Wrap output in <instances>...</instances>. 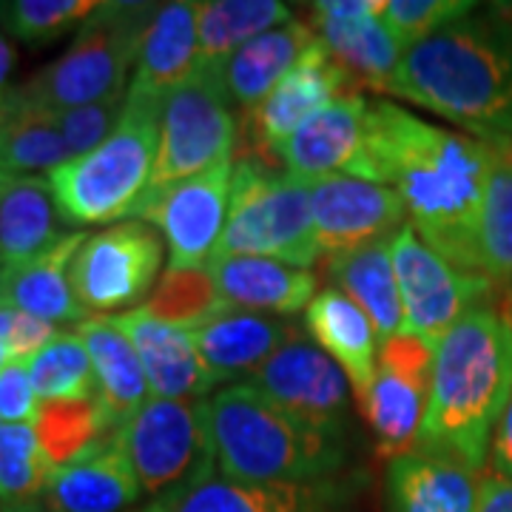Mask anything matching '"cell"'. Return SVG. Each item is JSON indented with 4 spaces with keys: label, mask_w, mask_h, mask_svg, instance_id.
<instances>
[{
    "label": "cell",
    "mask_w": 512,
    "mask_h": 512,
    "mask_svg": "<svg viewBox=\"0 0 512 512\" xmlns=\"http://www.w3.org/2000/svg\"><path fill=\"white\" fill-rule=\"evenodd\" d=\"M114 439L140 481L143 512H160L217 473L208 399H151L114 430Z\"/></svg>",
    "instance_id": "obj_8"
},
{
    "label": "cell",
    "mask_w": 512,
    "mask_h": 512,
    "mask_svg": "<svg viewBox=\"0 0 512 512\" xmlns=\"http://www.w3.org/2000/svg\"><path fill=\"white\" fill-rule=\"evenodd\" d=\"M495 148L433 126L399 103L370 100L362 180L390 185L407 205V225L436 254L478 274V220Z\"/></svg>",
    "instance_id": "obj_1"
},
{
    "label": "cell",
    "mask_w": 512,
    "mask_h": 512,
    "mask_svg": "<svg viewBox=\"0 0 512 512\" xmlns=\"http://www.w3.org/2000/svg\"><path fill=\"white\" fill-rule=\"evenodd\" d=\"M89 234L69 231L57 239L52 248L32 256L26 262L0 265V308L29 313L49 325H80L89 319V313L74 299L69 268Z\"/></svg>",
    "instance_id": "obj_23"
},
{
    "label": "cell",
    "mask_w": 512,
    "mask_h": 512,
    "mask_svg": "<svg viewBox=\"0 0 512 512\" xmlns=\"http://www.w3.org/2000/svg\"><path fill=\"white\" fill-rule=\"evenodd\" d=\"M311 205L322 259L393 239L407 225V205L396 188L356 177L311 183Z\"/></svg>",
    "instance_id": "obj_17"
},
{
    "label": "cell",
    "mask_w": 512,
    "mask_h": 512,
    "mask_svg": "<svg viewBox=\"0 0 512 512\" xmlns=\"http://www.w3.org/2000/svg\"><path fill=\"white\" fill-rule=\"evenodd\" d=\"M478 512H512V481L498 476H484Z\"/></svg>",
    "instance_id": "obj_44"
},
{
    "label": "cell",
    "mask_w": 512,
    "mask_h": 512,
    "mask_svg": "<svg viewBox=\"0 0 512 512\" xmlns=\"http://www.w3.org/2000/svg\"><path fill=\"white\" fill-rule=\"evenodd\" d=\"M128 92L111 94L106 100H97L89 106H77L69 111H57L55 123L69 157H83L89 154L100 143H106L111 137V131L120 126L123 114H126Z\"/></svg>",
    "instance_id": "obj_41"
},
{
    "label": "cell",
    "mask_w": 512,
    "mask_h": 512,
    "mask_svg": "<svg viewBox=\"0 0 512 512\" xmlns=\"http://www.w3.org/2000/svg\"><path fill=\"white\" fill-rule=\"evenodd\" d=\"M367 123H370L367 94H342L330 106L316 111L282 146H276L274 165H282L285 174L308 183L325 177L362 180Z\"/></svg>",
    "instance_id": "obj_18"
},
{
    "label": "cell",
    "mask_w": 512,
    "mask_h": 512,
    "mask_svg": "<svg viewBox=\"0 0 512 512\" xmlns=\"http://www.w3.org/2000/svg\"><path fill=\"white\" fill-rule=\"evenodd\" d=\"M316 40L339 60L359 89L390 94L404 46L382 20L384 0H319L308 6Z\"/></svg>",
    "instance_id": "obj_16"
},
{
    "label": "cell",
    "mask_w": 512,
    "mask_h": 512,
    "mask_svg": "<svg viewBox=\"0 0 512 512\" xmlns=\"http://www.w3.org/2000/svg\"><path fill=\"white\" fill-rule=\"evenodd\" d=\"M143 308L160 316L165 322L183 325V328H200L211 316L225 311L217 285L208 274V268L197 271H165L163 282L154 288L151 299Z\"/></svg>",
    "instance_id": "obj_39"
},
{
    "label": "cell",
    "mask_w": 512,
    "mask_h": 512,
    "mask_svg": "<svg viewBox=\"0 0 512 512\" xmlns=\"http://www.w3.org/2000/svg\"><path fill=\"white\" fill-rule=\"evenodd\" d=\"M217 473L248 484H319L342 478L350 433L311 424L262 396L248 382L208 399Z\"/></svg>",
    "instance_id": "obj_4"
},
{
    "label": "cell",
    "mask_w": 512,
    "mask_h": 512,
    "mask_svg": "<svg viewBox=\"0 0 512 512\" xmlns=\"http://www.w3.org/2000/svg\"><path fill=\"white\" fill-rule=\"evenodd\" d=\"M248 384L279 407L311 424L350 433V387L345 370L316 348L311 336L293 333Z\"/></svg>",
    "instance_id": "obj_15"
},
{
    "label": "cell",
    "mask_w": 512,
    "mask_h": 512,
    "mask_svg": "<svg viewBox=\"0 0 512 512\" xmlns=\"http://www.w3.org/2000/svg\"><path fill=\"white\" fill-rule=\"evenodd\" d=\"M495 151H498V154H501V157H504V160H507V163L512 165V143H507V146H493Z\"/></svg>",
    "instance_id": "obj_48"
},
{
    "label": "cell",
    "mask_w": 512,
    "mask_h": 512,
    "mask_svg": "<svg viewBox=\"0 0 512 512\" xmlns=\"http://www.w3.org/2000/svg\"><path fill=\"white\" fill-rule=\"evenodd\" d=\"M72 160L60 137L55 114L15 109L3 97L0 120V174L6 177H37L52 174Z\"/></svg>",
    "instance_id": "obj_33"
},
{
    "label": "cell",
    "mask_w": 512,
    "mask_h": 512,
    "mask_svg": "<svg viewBox=\"0 0 512 512\" xmlns=\"http://www.w3.org/2000/svg\"><path fill=\"white\" fill-rule=\"evenodd\" d=\"M40 413L26 362H9L0 370V424H35Z\"/></svg>",
    "instance_id": "obj_42"
},
{
    "label": "cell",
    "mask_w": 512,
    "mask_h": 512,
    "mask_svg": "<svg viewBox=\"0 0 512 512\" xmlns=\"http://www.w3.org/2000/svg\"><path fill=\"white\" fill-rule=\"evenodd\" d=\"M481 470L453 453L413 447L387 461V512H478Z\"/></svg>",
    "instance_id": "obj_19"
},
{
    "label": "cell",
    "mask_w": 512,
    "mask_h": 512,
    "mask_svg": "<svg viewBox=\"0 0 512 512\" xmlns=\"http://www.w3.org/2000/svg\"><path fill=\"white\" fill-rule=\"evenodd\" d=\"M393 265L402 293L404 330L421 336L433 348L464 313L493 299L495 285L487 276L456 268L410 225H404L393 239Z\"/></svg>",
    "instance_id": "obj_11"
},
{
    "label": "cell",
    "mask_w": 512,
    "mask_h": 512,
    "mask_svg": "<svg viewBox=\"0 0 512 512\" xmlns=\"http://www.w3.org/2000/svg\"><path fill=\"white\" fill-rule=\"evenodd\" d=\"M77 336L89 350L97 379V402L109 416L111 430L126 424L151 402L146 370L123 328L111 316H92L77 325Z\"/></svg>",
    "instance_id": "obj_28"
},
{
    "label": "cell",
    "mask_w": 512,
    "mask_h": 512,
    "mask_svg": "<svg viewBox=\"0 0 512 512\" xmlns=\"http://www.w3.org/2000/svg\"><path fill=\"white\" fill-rule=\"evenodd\" d=\"M487 12H490V15H493V18L498 20V23H501L512 37V3H490V6H487Z\"/></svg>",
    "instance_id": "obj_47"
},
{
    "label": "cell",
    "mask_w": 512,
    "mask_h": 512,
    "mask_svg": "<svg viewBox=\"0 0 512 512\" xmlns=\"http://www.w3.org/2000/svg\"><path fill=\"white\" fill-rule=\"evenodd\" d=\"M137 350L146 370L151 399H211L214 387L200 362L194 330L165 322L148 308L111 316Z\"/></svg>",
    "instance_id": "obj_20"
},
{
    "label": "cell",
    "mask_w": 512,
    "mask_h": 512,
    "mask_svg": "<svg viewBox=\"0 0 512 512\" xmlns=\"http://www.w3.org/2000/svg\"><path fill=\"white\" fill-rule=\"evenodd\" d=\"M313 35L308 20L293 18L285 26H276L265 35L254 37L234 55L225 60L220 69V83L231 103L242 109V117L274 92L276 83L291 72L293 63L311 46Z\"/></svg>",
    "instance_id": "obj_29"
},
{
    "label": "cell",
    "mask_w": 512,
    "mask_h": 512,
    "mask_svg": "<svg viewBox=\"0 0 512 512\" xmlns=\"http://www.w3.org/2000/svg\"><path fill=\"white\" fill-rule=\"evenodd\" d=\"M160 114L163 103L128 94L126 114L109 140L46 177L57 214L69 228L117 225L137 217L157 163Z\"/></svg>",
    "instance_id": "obj_5"
},
{
    "label": "cell",
    "mask_w": 512,
    "mask_h": 512,
    "mask_svg": "<svg viewBox=\"0 0 512 512\" xmlns=\"http://www.w3.org/2000/svg\"><path fill=\"white\" fill-rule=\"evenodd\" d=\"M305 330L316 348L328 353L345 370L359 404L376 379L379 367V333L353 299L336 288H322L305 311Z\"/></svg>",
    "instance_id": "obj_27"
},
{
    "label": "cell",
    "mask_w": 512,
    "mask_h": 512,
    "mask_svg": "<svg viewBox=\"0 0 512 512\" xmlns=\"http://www.w3.org/2000/svg\"><path fill=\"white\" fill-rule=\"evenodd\" d=\"M393 239H379L348 254L325 259L333 288L353 299L370 316L379 342H387L390 336L404 330L402 293L393 265Z\"/></svg>",
    "instance_id": "obj_30"
},
{
    "label": "cell",
    "mask_w": 512,
    "mask_h": 512,
    "mask_svg": "<svg viewBox=\"0 0 512 512\" xmlns=\"http://www.w3.org/2000/svg\"><path fill=\"white\" fill-rule=\"evenodd\" d=\"M234 160L237 157L222 160L197 177L143 200L137 217L160 231L168 251L165 271H197L208 268L214 259L231 208Z\"/></svg>",
    "instance_id": "obj_12"
},
{
    "label": "cell",
    "mask_w": 512,
    "mask_h": 512,
    "mask_svg": "<svg viewBox=\"0 0 512 512\" xmlns=\"http://www.w3.org/2000/svg\"><path fill=\"white\" fill-rule=\"evenodd\" d=\"M510 305H512V288H510Z\"/></svg>",
    "instance_id": "obj_53"
},
{
    "label": "cell",
    "mask_w": 512,
    "mask_h": 512,
    "mask_svg": "<svg viewBox=\"0 0 512 512\" xmlns=\"http://www.w3.org/2000/svg\"><path fill=\"white\" fill-rule=\"evenodd\" d=\"M157 6L160 3L137 0L100 3L92 18L77 29L72 46L23 86H12L6 103L15 109L57 114L128 92V72L137 66L143 35L157 15Z\"/></svg>",
    "instance_id": "obj_6"
},
{
    "label": "cell",
    "mask_w": 512,
    "mask_h": 512,
    "mask_svg": "<svg viewBox=\"0 0 512 512\" xmlns=\"http://www.w3.org/2000/svg\"><path fill=\"white\" fill-rule=\"evenodd\" d=\"M512 399V322L493 302L458 319L436 345L427 413L416 447L453 453L484 470Z\"/></svg>",
    "instance_id": "obj_3"
},
{
    "label": "cell",
    "mask_w": 512,
    "mask_h": 512,
    "mask_svg": "<svg viewBox=\"0 0 512 512\" xmlns=\"http://www.w3.org/2000/svg\"><path fill=\"white\" fill-rule=\"evenodd\" d=\"M490 470L493 476L512 481V399L490 441Z\"/></svg>",
    "instance_id": "obj_43"
},
{
    "label": "cell",
    "mask_w": 512,
    "mask_h": 512,
    "mask_svg": "<svg viewBox=\"0 0 512 512\" xmlns=\"http://www.w3.org/2000/svg\"><path fill=\"white\" fill-rule=\"evenodd\" d=\"M433 359L436 348L407 330L379 345L376 379L359 407L376 439V450L387 461L416 447L430 399Z\"/></svg>",
    "instance_id": "obj_13"
},
{
    "label": "cell",
    "mask_w": 512,
    "mask_h": 512,
    "mask_svg": "<svg viewBox=\"0 0 512 512\" xmlns=\"http://www.w3.org/2000/svg\"><path fill=\"white\" fill-rule=\"evenodd\" d=\"M0 512H55L43 498H26V501H0Z\"/></svg>",
    "instance_id": "obj_46"
},
{
    "label": "cell",
    "mask_w": 512,
    "mask_h": 512,
    "mask_svg": "<svg viewBox=\"0 0 512 512\" xmlns=\"http://www.w3.org/2000/svg\"><path fill=\"white\" fill-rule=\"evenodd\" d=\"M197 3L194 0H171L160 3L157 15L148 23L134 77L128 94L165 103V97L180 89L191 74L197 72Z\"/></svg>",
    "instance_id": "obj_26"
},
{
    "label": "cell",
    "mask_w": 512,
    "mask_h": 512,
    "mask_svg": "<svg viewBox=\"0 0 512 512\" xmlns=\"http://www.w3.org/2000/svg\"><path fill=\"white\" fill-rule=\"evenodd\" d=\"M6 180H12V177H6V174H0V185L6 183Z\"/></svg>",
    "instance_id": "obj_51"
},
{
    "label": "cell",
    "mask_w": 512,
    "mask_h": 512,
    "mask_svg": "<svg viewBox=\"0 0 512 512\" xmlns=\"http://www.w3.org/2000/svg\"><path fill=\"white\" fill-rule=\"evenodd\" d=\"M390 97L461 126L487 146L512 143V37L484 9L407 46Z\"/></svg>",
    "instance_id": "obj_2"
},
{
    "label": "cell",
    "mask_w": 512,
    "mask_h": 512,
    "mask_svg": "<svg viewBox=\"0 0 512 512\" xmlns=\"http://www.w3.org/2000/svg\"><path fill=\"white\" fill-rule=\"evenodd\" d=\"M504 311H507V316H510V322H512V305H510V302H507V308H504Z\"/></svg>",
    "instance_id": "obj_50"
},
{
    "label": "cell",
    "mask_w": 512,
    "mask_h": 512,
    "mask_svg": "<svg viewBox=\"0 0 512 512\" xmlns=\"http://www.w3.org/2000/svg\"><path fill=\"white\" fill-rule=\"evenodd\" d=\"M165 242L146 220L109 225L83 239L69 268L74 299L92 316H120L143 308L163 271ZM168 265V262H165Z\"/></svg>",
    "instance_id": "obj_10"
},
{
    "label": "cell",
    "mask_w": 512,
    "mask_h": 512,
    "mask_svg": "<svg viewBox=\"0 0 512 512\" xmlns=\"http://www.w3.org/2000/svg\"><path fill=\"white\" fill-rule=\"evenodd\" d=\"M478 274L512 288V165L498 151L478 220Z\"/></svg>",
    "instance_id": "obj_36"
},
{
    "label": "cell",
    "mask_w": 512,
    "mask_h": 512,
    "mask_svg": "<svg viewBox=\"0 0 512 512\" xmlns=\"http://www.w3.org/2000/svg\"><path fill=\"white\" fill-rule=\"evenodd\" d=\"M9 365V350H6V345H3V339H0V370Z\"/></svg>",
    "instance_id": "obj_49"
},
{
    "label": "cell",
    "mask_w": 512,
    "mask_h": 512,
    "mask_svg": "<svg viewBox=\"0 0 512 512\" xmlns=\"http://www.w3.org/2000/svg\"><path fill=\"white\" fill-rule=\"evenodd\" d=\"M49 180L12 177L0 185V265L26 262L69 234Z\"/></svg>",
    "instance_id": "obj_31"
},
{
    "label": "cell",
    "mask_w": 512,
    "mask_h": 512,
    "mask_svg": "<svg viewBox=\"0 0 512 512\" xmlns=\"http://www.w3.org/2000/svg\"><path fill=\"white\" fill-rule=\"evenodd\" d=\"M350 484H248L214 473L160 512H342Z\"/></svg>",
    "instance_id": "obj_24"
},
{
    "label": "cell",
    "mask_w": 512,
    "mask_h": 512,
    "mask_svg": "<svg viewBox=\"0 0 512 512\" xmlns=\"http://www.w3.org/2000/svg\"><path fill=\"white\" fill-rule=\"evenodd\" d=\"M239 123L220 74L194 72L165 97L148 197L237 157Z\"/></svg>",
    "instance_id": "obj_9"
},
{
    "label": "cell",
    "mask_w": 512,
    "mask_h": 512,
    "mask_svg": "<svg viewBox=\"0 0 512 512\" xmlns=\"http://www.w3.org/2000/svg\"><path fill=\"white\" fill-rule=\"evenodd\" d=\"M350 92H362L353 77H350L339 60L330 55L328 49L313 40L311 46L302 52V57L293 63V69L279 83L276 89L251 114H245V126L239 131L251 143V151L242 157H251L259 163L274 165L276 146H282L293 131L305 126L316 111L330 106L336 97Z\"/></svg>",
    "instance_id": "obj_14"
},
{
    "label": "cell",
    "mask_w": 512,
    "mask_h": 512,
    "mask_svg": "<svg viewBox=\"0 0 512 512\" xmlns=\"http://www.w3.org/2000/svg\"><path fill=\"white\" fill-rule=\"evenodd\" d=\"M0 120H3V103H0Z\"/></svg>",
    "instance_id": "obj_52"
},
{
    "label": "cell",
    "mask_w": 512,
    "mask_h": 512,
    "mask_svg": "<svg viewBox=\"0 0 512 512\" xmlns=\"http://www.w3.org/2000/svg\"><path fill=\"white\" fill-rule=\"evenodd\" d=\"M296 328L288 319L225 308L200 328H194V342L208 382L222 390V384H237L251 379L276 350L291 339Z\"/></svg>",
    "instance_id": "obj_21"
},
{
    "label": "cell",
    "mask_w": 512,
    "mask_h": 512,
    "mask_svg": "<svg viewBox=\"0 0 512 512\" xmlns=\"http://www.w3.org/2000/svg\"><path fill=\"white\" fill-rule=\"evenodd\" d=\"M40 498L55 512H126L143 501V490L111 433L57 467Z\"/></svg>",
    "instance_id": "obj_25"
},
{
    "label": "cell",
    "mask_w": 512,
    "mask_h": 512,
    "mask_svg": "<svg viewBox=\"0 0 512 512\" xmlns=\"http://www.w3.org/2000/svg\"><path fill=\"white\" fill-rule=\"evenodd\" d=\"M222 256H262L311 271L322 259L311 183L251 157H237L231 208L214 259Z\"/></svg>",
    "instance_id": "obj_7"
},
{
    "label": "cell",
    "mask_w": 512,
    "mask_h": 512,
    "mask_svg": "<svg viewBox=\"0 0 512 512\" xmlns=\"http://www.w3.org/2000/svg\"><path fill=\"white\" fill-rule=\"evenodd\" d=\"M222 305L234 311L288 319L308 311L319 293V279L308 268H293L262 256H222L208 262Z\"/></svg>",
    "instance_id": "obj_22"
},
{
    "label": "cell",
    "mask_w": 512,
    "mask_h": 512,
    "mask_svg": "<svg viewBox=\"0 0 512 512\" xmlns=\"http://www.w3.org/2000/svg\"><path fill=\"white\" fill-rule=\"evenodd\" d=\"M481 9L473 0H384L382 20L404 49Z\"/></svg>",
    "instance_id": "obj_40"
},
{
    "label": "cell",
    "mask_w": 512,
    "mask_h": 512,
    "mask_svg": "<svg viewBox=\"0 0 512 512\" xmlns=\"http://www.w3.org/2000/svg\"><path fill=\"white\" fill-rule=\"evenodd\" d=\"M15 60H18L15 43H12V37L0 29V103H3L6 92L12 89L9 86V77H12V69H15Z\"/></svg>",
    "instance_id": "obj_45"
},
{
    "label": "cell",
    "mask_w": 512,
    "mask_h": 512,
    "mask_svg": "<svg viewBox=\"0 0 512 512\" xmlns=\"http://www.w3.org/2000/svg\"><path fill=\"white\" fill-rule=\"evenodd\" d=\"M52 473L35 424H0V501L40 498Z\"/></svg>",
    "instance_id": "obj_38"
},
{
    "label": "cell",
    "mask_w": 512,
    "mask_h": 512,
    "mask_svg": "<svg viewBox=\"0 0 512 512\" xmlns=\"http://www.w3.org/2000/svg\"><path fill=\"white\" fill-rule=\"evenodd\" d=\"M35 433L57 470L83 456L86 450H92L97 441L109 439L114 430L100 402L83 399V402H40Z\"/></svg>",
    "instance_id": "obj_35"
},
{
    "label": "cell",
    "mask_w": 512,
    "mask_h": 512,
    "mask_svg": "<svg viewBox=\"0 0 512 512\" xmlns=\"http://www.w3.org/2000/svg\"><path fill=\"white\" fill-rule=\"evenodd\" d=\"M291 20V6L279 0H202L197 3V72L220 74L237 49Z\"/></svg>",
    "instance_id": "obj_32"
},
{
    "label": "cell",
    "mask_w": 512,
    "mask_h": 512,
    "mask_svg": "<svg viewBox=\"0 0 512 512\" xmlns=\"http://www.w3.org/2000/svg\"><path fill=\"white\" fill-rule=\"evenodd\" d=\"M40 402H83L97 399L92 359L77 330H60L55 339L26 362Z\"/></svg>",
    "instance_id": "obj_34"
},
{
    "label": "cell",
    "mask_w": 512,
    "mask_h": 512,
    "mask_svg": "<svg viewBox=\"0 0 512 512\" xmlns=\"http://www.w3.org/2000/svg\"><path fill=\"white\" fill-rule=\"evenodd\" d=\"M97 0H3L0 29L26 46L55 43L97 12Z\"/></svg>",
    "instance_id": "obj_37"
}]
</instances>
